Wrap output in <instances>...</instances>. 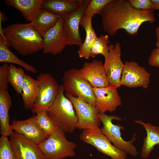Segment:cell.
Segmentation results:
<instances>
[{
	"instance_id": "cell-6",
	"label": "cell",
	"mask_w": 159,
	"mask_h": 159,
	"mask_svg": "<svg viewBox=\"0 0 159 159\" xmlns=\"http://www.w3.org/2000/svg\"><path fill=\"white\" fill-rule=\"evenodd\" d=\"M63 86L66 93L79 97L95 107L96 100L92 87L82 76L80 69L71 68L65 72Z\"/></svg>"
},
{
	"instance_id": "cell-30",
	"label": "cell",
	"mask_w": 159,
	"mask_h": 159,
	"mask_svg": "<svg viewBox=\"0 0 159 159\" xmlns=\"http://www.w3.org/2000/svg\"><path fill=\"white\" fill-rule=\"evenodd\" d=\"M0 159H16L14 152L8 136L0 138Z\"/></svg>"
},
{
	"instance_id": "cell-28",
	"label": "cell",
	"mask_w": 159,
	"mask_h": 159,
	"mask_svg": "<svg viewBox=\"0 0 159 159\" xmlns=\"http://www.w3.org/2000/svg\"><path fill=\"white\" fill-rule=\"evenodd\" d=\"M36 120L40 127L49 137L58 128L54 125L46 110L39 111L36 113Z\"/></svg>"
},
{
	"instance_id": "cell-37",
	"label": "cell",
	"mask_w": 159,
	"mask_h": 159,
	"mask_svg": "<svg viewBox=\"0 0 159 159\" xmlns=\"http://www.w3.org/2000/svg\"><path fill=\"white\" fill-rule=\"evenodd\" d=\"M158 16L159 17V13L158 14Z\"/></svg>"
},
{
	"instance_id": "cell-22",
	"label": "cell",
	"mask_w": 159,
	"mask_h": 159,
	"mask_svg": "<svg viewBox=\"0 0 159 159\" xmlns=\"http://www.w3.org/2000/svg\"><path fill=\"white\" fill-rule=\"evenodd\" d=\"M61 16L41 8L35 20L29 24L43 38L46 33L55 25Z\"/></svg>"
},
{
	"instance_id": "cell-38",
	"label": "cell",
	"mask_w": 159,
	"mask_h": 159,
	"mask_svg": "<svg viewBox=\"0 0 159 159\" xmlns=\"http://www.w3.org/2000/svg\"><path fill=\"white\" fill-rule=\"evenodd\" d=\"M156 159H159V157L157 158Z\"/></svg>"
},
{
	"instance_id": "cell-3",
	"label": "cell",
	"mask_w": 159,
	"mask_h": 159,
	"mask_svg": "<svg viewBox=\"0 0 159 159\" xmlns=\"http://www.w3.org/2000/svg\"><path fill=\"white\" fill-rule=\"evenodd\" d=\"M62 85L59 86L57 94L47 111L55 125L65 133H72L76 128L77 118L73 105L65 95Z\"/></svg>"
},
{
	"instance_id": "cell-35",
	"label": "cell",
	"mask_w": 159,
	"mask_h": 159,
	"mask_svg": "<svg viewBox=\"0 0 159 159\" xmlns=\"http://www.w3.org/2000/svg\"><path fill=\"white\" fill-rule=\"evenodd\" d=\"M151 3L152 9L155 10L159 9V0H150Z\"/></svg>"
},
{
	"instance_id": "cell-26",
	"label": "cell",
	"mask_w": 159,
	"mask_h": 159,
	"mask_svg": "<svg viewBox=\"0 0 159 159\" xmlns=\"http://www.w3.org/2000/svg\"><path fill=\"white\" fill-rule=\"evenodd\" d=\"M108 39L107 35H104L102 34L97 37L91 48L90 53V57L94 58L96 55L101 54L105 59L108 58L110 51L114 46L112 44L109 45L110 42Z\"/></svg>"
},
{
	"instance_id": "cell-31",
	"label": "cell",
	"mask_w": 159,
	"mask_h": 159,
	"mask_svg": "<svg viewBox=\"0 0 159 159\" xmlns=\"http://www.w3.org/2000/svg\"><path fill=\"white\" fill-rule=\"evenodd\" d=\"M8 63L0 67V89L8 90Z\"/></svg>"
},
{
	"instance_id": "cell-33",
	"label": "cell",
	"mask_w": 159,
	"mask_h": 159,
	"mask_svg": "<svg viewBox=\"0 0 159 159\" xmlns=\"http://www.w3.org/2000/svg\"><path fill=\"white\" fill-rule=\"evenodd\" d=\"M148 63L151 66L159 67V47L152 50L148 59Z\"/></svg>"
},
{
	"instance_id": "cell-11",
	"label": "cell",
	"mask_w": 159,
	"mask_h": 159,
	"mask_svg": "<svg viewBox=\"0 0 159 159\" xmlns=\"http://www.w3.org/2000/svg\"><path fill=\"white\" fill-rule=\"evenodd\" d=\"M150 74L136 62L126 61L121 77V85L130 88H147L150 82Z\"/></svg>"
},
{
	"instance_id": "cell-16",
	"label": "cell",
	"mask_w": 159,
	"mask_h": 159,
	"mask_svg": "<svg viewBox=\"0 0 159 159\" xmlns=\"http://www.w3.org/2000/svg\"><path fill=\"white\" fill-rule=\"evenodd\" d=\"M96 100L95 107L100 112H112L122 105L116 87L110 84L102 88L92 87Z\"/></svg>"
},
{
	"instance_id": "cell-18",
	"label": "cell",
	"mask_w": 159,
	"mask_h": 159,
	"mask_svg": "<svg viewBox=\"0 0 159 159\" xmlns=\"http://www.w3.org/2000/svg\"><path fill=\"white\" fill-rule=\"evenodd\" d=\"M44 0H5V4L18 10L31 22L35 19Z\"/></svg>"
},
{
	"instance_id": "cell-32",
	"label": "cell",
	"mask_w": 159,
	"mask_h": 159,
	"mask_svg": "<svg viewBox=\"0 0 159 159\" xmlns=\"http://www.w3.org/2000/svg\"><path fill=\"white\" fill-rule=\"evenodd\" d=\"M131 5L137 9L148 10L152 9V6L150 0H129Z\"/></svg>"
},
{
	"instance_id": "cell-7",
	"label": "cell",
	"mask_w": 159,
	"mask_h": 159,
	"mask_svg": "<svg viewBox=\"0 0 159 159\" xmlns=\"http://www.w3.org/2000/svg\"><path fill=\"white\" fill-rule=\"evenodd\" d=\"M37 80L38 93L32 109V112L35 114L40 111L48 110L56 98L59 86L52 75L48 73L41 72Z\"/></svg>"
},
{
	"instance_id": "cell-10",
	"label": "cell",
	"mask_w": 159,
	"mask_h": 159,
	"mask_svg": "<svg viewBox=\"0 0 159 159\" xmlns=\"http://www.w3.org/2000/svg\"><path fill=\"white\" fill-rule=\"evenodd\" d=\"M90 0H83L77 10L64 15V27L67 40L66 45H77L83 43L79 32V26L84 13Z\"/></svg>"
},
{
	"instance_id": "cell-34",
	"label": "cell",
	"mask_w": 159,
	"mask_h": 159,
	"mask_svg": "<svg viewBox=\"0 0 159 159\" xmlns=\"http://www.w3.org/2000/svg\"><path fill=\"white\" fill-rule=\"evenodd\" d=\"M8 18L5 14L2 11H0V36H1L6 42L7 45L8 46L7 42L3 32L2 27V23L8 20Z\"/></svg>"
},
{
	"instance_id": "cell-15",
	"label": "cell",
	"mask_w": 159,
	"mask_h": 159,
	"mask_svg": "<svg viewBox=\"0 0 159 159\" xmlns=\"http://www.w3.org/2000/svg\"><path fill=\"white\" fill-rule=\"evenodd\" d=\"M11 126L13 130L38 145L49 137L37 122L36 116L24 120L14 119Z\"/></svg>"
},
{
	"instance_id": "cell-25",
	"label": "cell",
	"mask_w": 159,
	"mask_h": 159,
	"mask_svg": "<svg viewBox=\"0 0 159 159\" xmlns=\"http://www.w3.org/2000/svg\"><path fill=\"white\" fill-rule=\"evenodd\" d=\"M0 62L17 64L26 70L33 73L37 72L36 69L32 66L20 59L9 49L6 42L0 36Z\"/></svg>"
},
{
	"instance_id": "cell-19",
	"label": "cell",
	"mask_w": 159,
	"mask_h": 159,
	"mask_svg": "<svg viewBox=\"0 0 159 159\" xmlns=\"http://www.w3.org/2000/svg\"><path fill=\"white\" fill-rule=\"evenodd\" d=\"M134 122L142 125L145 129L147 135L143 139V144L140 156L143 159L148 158L156 145H159V126L150 123H145L140 120H136Z\"/></svg>"
},
{
	"instance_id": "cell-29",
	"label": "cell",
	"mask_w": 159,
	"mask_h": 159,
	"mask_svg": "<svg viewBox=\"0 0 159 159\" xmlns=\"http://www.w3.org/2000/svg\"><path fill=\"white\" fill-rule=\"evenodd\" d=\"M112 0H90L83 16L92 18L95 14H100L103 8Z\"/></svg>"
},
{
	"instance_id": "cell-27",
	"label": "cell",
	"mask_w": 159,
	"mask_h": 159,
	"mask_svg": "<svg viewBox=\"0 0 159 159\" xmlns=\"http://www.w3.org/2000/svg\"><path fill=\"white\" fill-rule=\"evenodd\" d=\"M25 73L21 67L17 68L11 64L8 68V81L14 90L19 94L22 92V85Z\"/></svg>"
},
{
	"instance_id": "cell-36",
	"label": "cell",
	"mask_w": 159,
	"mask_h": 159,
	"mask_svg": "<svg viewBox=\"0 0 159 159\" xmlns=\"http://www.w3.org/2000/svg\"><path fill=\"white\" fill-rule=\"evenodd\" d=\"M155 32L156 37V41L155 45L156 48H158L159 47V26L156 28Z\"/></svg>"
},
{
	"instance_id": "cell-12",
	"label": "cell",
	"mask_w": 159,
	"mask_h": 159,
	"mask_svg": "<svg viewBox=\"0 0 159 159\" xmlns=\"http://www.w3.org/2000/svg\"><path fill=\"white\" fill-rule=\"evenodd\" d=\"M43 38L44 54L56 55L62 52L67 46V40L62 16L55 25L46 33Z\"/></svg>"
},
{
	"instance_id": "cell-5",
	"label": "cell",
	"mask_w": 159,
	"mask_h": 159,
	"mask_svg": "<svg viewBox=\"0 0 159 159\" xmlns=\"http://www.w3.org/2000/svg\"><path fill=\"white\" fill-rule=\"evenodd\" d=\"M65 133L58 128L39 145L45 159H63L75 156L77 146L67 140Z\"/></svg>"
},
{
	"instance_id": "cell-24",
	"label": "cell",
	"mask_w": 159,
	"mask_h": 159,
	"mask_svg": "<svg viewBox=\"0 0 159 159\" xmlns=\"http://www.w3.org/2000/svg\"><path fill=\"white\" fill-rule=\"evenodd\" d=\"M22 89L21 95L24 107L26 109L32 110L38 93V84L37 80L25 74Z\"/></svg>"
},
{
	"instance_id": "cell-23",
	"label": "cell",
	"mask_w": 159,
	"mask_h": 159,
	"mask_svg": "<svg viewBox=\"0 0 159 159\" xmlns=\"http://www.w3.org/2000/svg\"><path fill=\"white\" fill-rule=\"evenodd\" d=\"M92 18L83 16L80 25L85 29L86 33L85 40L80 46L77 53L80 58L89 59L91 48L97 38V34L93 28L92 24Z\"/></svg>"
},
{
	"instance_id": "cell-14",
	"label": "cell",
	"mask_w": 159,
	"mask_h": 159,
	"mask_svg": "<svg viewBox=\"0 0 159 159\" xmlns=\"http://www.w3.org/2000/svg\"><path fill=\"white\" fill-rule=\"evenodd\" d=\"M121 47L116 42L110 50L109 57L105 59L104 67L110 84L119 88L122 85L121 77L124 64L121 58Z\"/></svg>"
},
{
	"instance_id": "cell-21",
	"label": "cell",
	"mask_w": 159,
	"mask_h": 159,
	"mask_svg": "<svg viewBox=\"0 0 159 159\" xmlns=\"http://www.w3.org/2000/svg\"><path fill=\"white\" fill-rule=\"evenodd\" d=\"M83 0H44L41 8L63 16L77 10Z\"/></svg>"
},
{
	"instance_id": "cell-2",
	"label": "cell",
	"mask_w": 159,
	"mask_h": 159,
	"mask_svg": "<svg viewBox=\"0 0 159 159\" xmlns=\"http://www.w3.org/2000/svg\"><path fill=\"white\" fill-rule=\"evenodd\" d=\"M10 46L21 55L27 56L43 49V37L29 23H15L3 28Z\"/></svg>"
},
{
	"instance_id": "cell-8",
	"label": "cell",
	"mask_w": 159,
	"mask_h": 159,
	"mask_svg": "<svg viewBox=\"0 0 159 159\" xmlns=\"http://www.w3.org/2000/svg\"><path fill=\"white\" fill-rule=\"evenodd\" d=\"M64 95L73 105L77 119L76 128L83 130L100 128V112L95 107L80 98L73 97L66 92Z\"/></svg>"
},
{
	"instance_id": "cell-1",
	"label": "cell",
	"mask_w": 159,
	"mask_h": 159,
	"mask_svg": "<svg viewBox=\"0 0 159 159\" xmlns=\"http://www.w3.org/2000/svg\"><path fill=\"white\" fill-rule=\"evenodd\" d=\"M100 14L104 30L111 36L122 29L131 36L135 35L143 23L148 21L152 23L156 20L152 9H137L127 0H112Z\"/></svg>"
},
{
	"instance_id": "cell-17",
	"label": "cell",
	"mask_w": 159,
	"mask_h": 159,
	"mask_svg": "<svg viewBox=\"0 0 159 159\" xmlns=\"http://www.w3.org/2000/svg\"><path fill=\"white\" fill-rule=\"evenodd\" d=\"M80 71L93 87L102 88L110 85L101 60L95 59L86 62Z\"/></svg>"
},
{
	"instance_id": "cell-9",
	"label": "cell",
	"mask_w": 159,
	"mask_h": 159,
	"mask_svg": "<svg viewBox=\"0 0 159 159\" xmlns=\"http://www.w3.org/2000/svg\"><path fill=\"white\" fill-rule=\"evenodd\" d=\"M80 138L82 141L93 146L98 151L112 159H127V154L112 145L100 128L84 130Z\"/></svg>"
},
{
	"instance_id": "cell-4",
	"label": "cell",
	"mask_w": 159,
	"mask_h": 159,
	"mask_svg": "<svg viewBox=\"0 0 159 159\" xmlns=\"http://www.w3.org/2000/svg\"><path fill=\"white\" fill-rule=\"evenodd\" d=\"M100 118L103 126L101 128L102 132L104 134L117 148L127 154L136 156L138 154L136 148L133 144L137 139L136 134L134 133L132 138L129 141L124 140L121 136V130H124L123 126L118 124H114L113 120L120 121L121 118L117 115H108L105 112H100Z\"/></svg>"
},
{
	"instance_id": "cell-13",
	"label": "cell",
	"mask_w": 159,
	"mask_h": 159,
	"mask_svg": "<svg viewBox=\"0 0 159 159\" xmlns=\"http://www.w3.org/2000/svg\"><path fill=\"white\" fill-rule=\"evenodd\" d=\"M16 159H45L39 145L26 139L21 134L14 132L10 136Z\"/></svg>"
},
{
	"instance_id": "cell-20",
	"label": "cell",
	"mask_w": 159,
	"mask_h": 159,
	"mask_svg": "<svg viewBox=\"0 0 159 159\" xmlns=\"http://www.w3.org/2000/svg\"><path fill=\"white\" fill-rule=\"evenodd\" d=\"M12 100L8 90L0 89V133L1 135L11 136L14 132L9 123V111Z\"/></svg>"
}]
</instances>
